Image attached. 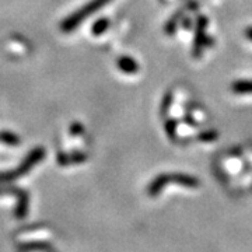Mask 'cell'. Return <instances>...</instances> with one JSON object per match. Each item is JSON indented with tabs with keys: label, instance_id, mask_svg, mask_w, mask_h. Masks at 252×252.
<instances>
[{
	"label": "cell",
	"instance_id": "obj_13",
	"mask_svg": "<svg viewBox=\"0 0 252 252\" xmlns=\"http://www.w3.org/2000/svg\"><path fill=\"white\" fill-rule=\"evenodd\" d=\"M184 11L185 10H180L174 17L170 20V23L167 24V27H165V32L168 34V35H172L174 32H175V27H177V23H178V18H181V16L184 14Z\"/></svg>",
	"mask_w": 252,
	"mask_h": 252
},
{
	"label": "cell",
	"instance_id": "obj_2",
	"mask_svg": "<svg viewBox=\"0 0 252 252\" xmlns=\"http://www.w3.org/2000/svg\"><path fill=\"white\" fill-rule=\"evenodd\" d=\"M167 184H178V185H184L187 188H198L200 185L195 177H190L187 174H162L149 185L147 193L150 196H157Z\"/></svg>",
	"mask_w": 252,
	"mask_h": 252
},
{
	"label": "cell",
	"instance_id": "obj_16",
	"mask_svg": "<svg viewBox=\"0 0 252 252\" xmlns=\"http://www.w3.org/2000/svg\"><path fill=\"white\" fill-rule=\"evenodd\" d=\"M83 130H84V127H83L81 124H79V122H74V124L70 126V132H72L73 136H77L79 133H83Z\"/></svg>",
	"mask_w": 252,
	"mask_h": 252
},
{
	"label": "cell",
	"instance_id": "obj_7",
	"mask_svg": "<svg viewBox=\"0 0 252 252\" xmlns=\"http://www.w3.org/2000/svg\"><path fill=\"white\" fill-rule=\"evenodd\" d=\"M87 160L86 154L81 152H74V153H59L58 154V162L61 165H70V164H77Z\"/></svg>",
	"mask_w": 252,
	"mask_h": 252
},
{
	"label": "cell",
	"instance_id": "obj_11",
	"mask_svg": "<svg viewBox=\"0 0 252 252\" xmlns=\"http://www.w3.org/2000/svg\"><path fill=\"white\" fill-rule=\"evenodd\" d=\"M0 142L7 146H17L20 144V137L13 132H0Z\"/></svg>",
	"mask_w": 252,
	"mask_h": 252
},
{
	"label": "cell",
	"instance_id": "obj_17",
	"mask_svg": "<svg viewBox=\"0 0 252 252\" xmlns=\"http://www.w3.org/2000/svg\"><path fill=\"white\" fill-rule=\"evenodd\" d=\"M245 34H247V36H248V38H250V39H251V41H252V27L248 28Z\"/></svg>",
	"mask_w": 252,
	"mask_h": 252
},
{
	"label": "cell",
	"instance_id": "obj_1",
	"mask_svg": "<svg viewBox=\"0 0 252 252\" xmlns=\"http://www.w3.org/2000/svg\"><path fill=\"white\" fill-rule=\"evenodd\" d=\"M45 154L46 152L44 147H35V149H32V150L27 154V157L24 158V161L21 162L14 171L0 172V184L11 182V181H16L17 178H20V177L27 175L28 172L31 171L36 164H39V162L45 158Z\"/></svg>",
	"mask_w": 252,
	"mask_h": 252
},
{
	"label": "cell",
	"instance_id": "obj_10",
	"mask_svg": "<svg viewBox=\"0 0 252 252\" xmlns=\"http://www.w3.org/2000/svg\"><path fill=\"white\" fill-rule=\"evenodd\" d=\"M109 27V20L108 18H99L98 21H95L94 23V26L91 28V31H93V35L99 36L101 34H104Z\"/></svg>",
	"mask_w": 252,
	"mask_h": 252
},
{
	"label": "cell",
	"instance_id": "obj_4",
	"mask_svg": "<svg viewBox=\"0 0 252 252\" xmlns=\"http://www.w3.org/2000/svg\"><path fill=\"white\" fill-rule=\"evenodd\" d=\"M48 238H51V230L48 227H32L17 233V240L20 241H44Z\"/></svg>",
	"mask_w": 252,
	"mask_h": 252
},
{
	"label": "cell",
	"instance_id": "obj_15",
	"mask_svg": "<svg viewBox=\"0 0 252 252\" xmlns=\"http://www.w3.org/2000/svg\"><path fill=\"white\" fill-rule=\"evenodd\" d=\"M171 99H172L171 93H168V94L165 95V98H164V101H162L161 115H165V114H167V108H170V107H171Z\"/></svg>",
	"mask_w": 252,
	"mask_h": 252
},
{
	"label": "cell",
	"instance_id": "obj_9",
	"mask_svg": "<svg viewBox=\"0 0 252 252\" xmlns=\"http://www.w3.org/2000/svg\"><path fill=\"white\" fill-rule=\"evenodd\" d=\"M233 91L237 94H252V81L240 80L233 84Z\"/></svg>",
	"mask_w": 252,
	"mask_h": 252
},
{
	"label": "cell",
	"instance_id": "obj_12",
	"mask_svg": "<svg viewBox=\"0 0 252 252\" xmlns=\"http://www.w3.org/2000/svg\"><path fill=\"white\" fill-rule=\"evenodd\" d=\"M177 127H178V124L175 119H168L165 122V132H167V136L171 139L172 142L177 140Z\"/></svg>",
	"mask_w": 252,
	"mask_h": 252
},
{
	"label": "cell",
	"instance_id": "obj_8",
	"mask_svg": "<svg viewBox=\"0 0 252 252\" xmlns=\"http://www.w3.org/2000/svg\"><path fill=\"white\" fill-rule=\"evenodd\" d=\"M118 67L121 72L126 73V74H133V73H137L139 70V64L136 62L135 59L129 58V56H121L118 59Z\"/></svg>",
	"mask_w": 252,
	"mask_h": 252
},
{
	"label": "cell",
	"instance_id": "obj_14",
	"mask_svg": "<svg viewBox=\"0 0 252 252\" xmlns=\"http://www.w3.org/2000/svg\"><path fill=\"white\" fill-rule=\"evenodd\" d=\"M199 139H200V140H203V142H212V140H216L217 139V133L216 132H213V130L203 132L202 135L199 136Z\"/></svg>",
	"mask_w": 252,
	"mask_h": 252
},
{
	"label": "cell",
	"instance_id": "obj_3",
	"mask_svg": "<svg viewBox=\"0 0 252 252\" xmlns=\"http://www.w3.org/2000/svg\"><path fill=\"white\" fill-rule=\"evenodd\" d=\"M111 0H91L89 4H86L80 10L74 11L69 17H66L61 24V30L63 32H72L74 28H77L86 18L94 14L95 11L101 7H104L105 4H108Z\"/></svg>",
	"mask_w": 252,
	"mask_h": 252
},
{
	"label": "cell",
	"instance_id": "obj_5",
	"mask_svg": "<svg viewBox=\"0 0 252 252\" xmlns=\"http://www.w3.org/2000/svg\"><path fill=\"white\" fill-rule=\"evenodd\" d=\"M206 26H207V18L206 17H199L198 18V28H196V36H195V48H193V55L195 58H199L200 52L203 51V46L206 42Z\"/></svg>",
	"mask_w": 252,
	"mask_h": 252
},
{
	"label": "cell",
	"instance_id": "obj_6",
	"mask_svg": "<svg viewBox=\"0 0 252 252\" xmlns=\"http://www.w3.org/2000/svg\"><path fill=\"white\" fill-rule=\"evenodd\" d=\"M16 192V198H17V206H16V217L17 219H24L28 213V206H30V196L24 189L13 188Z\"/></svg>",
	"mask_w": 252,
	"mask_h": 252
}]
</instances>
